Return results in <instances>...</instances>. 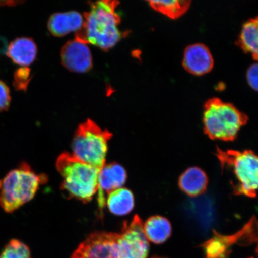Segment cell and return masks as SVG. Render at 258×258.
Listing matches in <instances>:
<instances>
[{
    "instance_id": "9",
    "label": "cell",
    "mask_w": 258,
    "mask_h": 258,
    "mask_svg": "<svg viewBox=\"0 0 258 258\" xmlns=\"http://www.w3.org/2000/svg\"><path fill=\"white\" fill-rule=\"evenodd\" d=\"M258 240V222L253 217L237 233L231 235H223L214 231V237L202 244L206 258H225L232 245L243 240H249L247 237ZM249 241H250L249 240Z\"/></svg>"
},
{
    "instance_id": "14",
    "label": "cell",
    "mask_w": 258,
    "mask_h": 258,
    "mask_svg": "<svg viewBox=\"0 0 258 258\" xmlns=\"http://www.w3.org/2000/svg\"><path fill=\"white\" fill-rule=\"evenodd\" d=\"M38 52L36 44L32 38H16L9 44L7 56L15 64L27 67L34 62Z\"/></svg>"
},
{
    "instance_id": "26",
    "label": "cell",
    "mask_w": 258,
    "mask_h": 258,
    "mask_svg": "<svg viewBox=\"0 0 258 258\" xmlns=\"http://www.w3.org/2000/svg\"><path fill=\"white\" fill-rule=\"evenodd\" d=\"M152 258H163V257H152Z\"/></svg>"
},
{
    "instance_id": "17",
    "label": "cell",
    "mask_w": 258,
    "mask_h": 258,
    "mask_svg": "<svg viewBox=\"0 0 258 258\" xmlns=\"http://www.w3.org/2000/svg\"><path fill=\"white\" fill-rule=\"evenodd\" d=\"M236 44L258 62V16L245 22Z\"/></svg>"
},
{
    "instance_id": "27",
    "label": "cell",
    "mask_w": 258,
    "mask_h": 258,
    "mask_svg": "<svg viewBox=\"0 0 258 258\" xmlns=\"http://www.w3.org/2000/svg\"><path fill=\"white\" fill-rule=\"evenodd\" d=\"M250 258H253V257H250Z\"/></svg>"
},
{
    "instance_id": "10",
    "label": "cell",
    "mask_w": 258,
    "mask_h": 258,
    "mask_svg": "<svg viewBox=\"0 0 258 258\" xmlns=\"http://www.w3.org/2000/svg\"><path fill=\"white\" fill-rule=\"evenodd\" d=\"M61 59L63 66L74 73L88 72L92 67V57L88 44L76 39L64 44Z\"/></svg>"
},
{
    "instance_id": "23",
    "label": "cell",
    "mask_w": 258,
    "mask_h": 258,
    "mask_svg": "<svg viewBox=\"0 0 258 258\" xmlns=\"http://www.w3.org/2000/svg\"><path fill=\"white\" fill-rule=\"evenodd\" d=\"M246 78L251 88L258 92V62L251 64L248 69Z\"/></svg>"
},
{
    "instance_id": "8",
    "label": "cell",
    "mask_w": 258,
    "mask_h": 258,
    "mask_svg": "<svg viewBox=\"0 0 258 258\" xmlns=\"http://www.w3.org/2000/svg\"><path fill=\"white\" fill-rule=\"evenodd\" d=\"M118 234L96 232L80 244L72 258H120Z\"/></svg>"
},
{
    "instance_id": "13",
    "label": "cell",
    "mask_w": 258,
    "mask_h": 258,
    "mask_svg": "<svg viewBox=\"0 0 258 258\" xmlns=\"http://www.w3.org/2000/svg\"><path fill=\"white\" fill-rule=\"evenodd\" d=\"M83 16L72 11L57 13L51 15L48 21V30L54 36L61 37L73 31H78L83 24Z\"/></svg>"
},
{
    "instance_id": "16",
    "label": "cell",
    "mask_w": 258,
    "mask_h": 258,
    "mask_svg": "<svg viewBox=\"0 0 258 258\" xmlns=\"http://www.w3.org/2000/svg\"><path fill=\"white\" fill-rule=\"evenodd\" d=\"M144 231L148 241L156 244H163L172 235L170 222L161 216H153L144 224Z\"/></svg>"
},
{
    "instance_id": "4",
    "label": "cell",
    "mask_w": 258,
    "mask_h": 258,
    "mask_svg": "<svg viewBox=\"0 0 258 258\" xmlns=\"http://www.w3.org/2000/svg\"><path fill=\"white\" fill-rule=\"evenodd\" d=\"M249 117L231 103L212 98L206 102L203 112L205 134L213 140L233 141Z\"/></svg>"
},
{
    "instance_id": "19",
    "label": "cell",
    "mask_w": 258,
    "mask_h": 258,
    "mask_svg": "<svg viewBox=\"0 0 258 258\" xmlns=\"http://www.w3.org/2000/svg\"><path fill=\"white\" fill-rule=\"evenodd\" d=\"M151 7L173 19H177L188 11L191 2L189 0L172 1H150Z\"/></svg>"
},
{
    "instance_id": "12",
    "label": "cell",
    "mask_w": 258,
    "mask_h": 258,
    "mask_svg": "<svg viewBox=\"0 0 258 258\" xmlns=\"http://www.w3.org/2000/svg\"><path fill=\"white\" fill-rule=\"evenodd\" d=\"M182 64L187 72L201 76L211 72L214 60L211 51L206 45L196 43L185 48Z\"/></svg>"
},
{
    "instance_id": "1",
    "label": "cell",
    "mask_w": 258,
    "mask_h": 258,
    "mask_svg": "<svg viewBox=\"0 0 258 258\" xmlns=\"http://www.w3.org/2000/svg\"><path fill=\"white\" fill-rule=\"evenodd\" d=\"M119 4L109 0L92 3L90 11L83 16L82 27L76 32L75 39L105 51L114 47L123 35L119 30L121 19L116 13Z\"/></svg>"
},
{
    "instance_id": "22",
    "label": "cell",
    "mask_w": 258,
    "mask_h": 258,
    "mask_svg": "<svg viewBox=\"0 0 258 258\" xmlns=\"http://www.w3.org/2000/svg\"><path fill=\"white\" fill-rule=\"evenodd\" d=\"M11 100V91L8 86L0 80V112L8 110Z\"/></svg>"
},
{
    "instance_id": "25",
    "label": "cell",
    "mask_w": 258,
    "mask_h": 258,
    "mask_svg": "<svg viewBox=\"0 0 258 258\" xmlns=\"http://www.w3.org/2000/svg\"><path fill=\"white\" fill-rule=\"evenodd\" d=\"M256 253L257 256L258 257V240H257V246L256 248Z\"/></svg>"
},
{
    "instance_id": "2",
    "label": "cell",
    "mask_w": 258,
    "mask_h": 258,
    "mask_svg": "<svg viewBox=\"0 0 258 258\" xmlns=\"http://www.w3.org/2000/svg\"><path fill=\"white\" fill-rule=\"evenodd\" d=\"M47 181L44 174H37L22 162L0 179V207L8 214L17 211L33 199L40 186Z\"/></svg>"
},
{
    "instance_id": "15",
    "label": "cell",
    "mask_w": 258,
    "mask_h": 258,
    "mask_svg": "<svg viewBox=\"0 0 258 258\" xmlns=\"http://www.w3.org/2000/svg\"><path fill=\"white\" fill-rule=\"evenodd\" d=\"M209 179L204 170L198 167L187 169L180 176L178 185L182 191L190 197L203 195L207 189Z\"/></svg>"
},
{
    "instance_id": "3",
    "label": "cell",
    "mask_w": 258,
    "mask_h": 258,
    "mask_svg": "<svg viewBox=\"0 0 258 258\" xmlns=\"http://www.w3.org/2000/svg\"><path fill=\"white\" fill-rule=\"evenodd\" d=\"M56 167L63 179L61 188L68 195L85 203L92 201L98 191L99 170L69 153L58 157Z\"/></svg>"
},
{
    "instance_id": "11",
    "label": "cell",
    "mask_w": 258,
    "mask_h": 258,
    "mask_svg": "<svg viewBox=\"0 0 258 258\" xmlns=\"http://www.w3.org/2000/svg\"><path fill=\"white\" fill-rule=\"evenodd\" d=\"M127 179L126 171L117 163L105 164L100 170L98 177V203L102 210L106 205V196L121 188Z\"/></svg>"
},
{
    "instance_id": "18",
    "label": "cell",
    "mask_w": 258,
    "mask_h": 258,
    "mask_svg": "<svg viewBox=\"0 0 258 258\" xmlns=\"http://www.w3.org/2000/svg\"><path fill=\"white\" fill-rule=\"evenodd\" d=\"M106 204L112 214L126 215L134 208V196L131 190L122 187L109 194L106 199Z\"/></svg>"
},
{
    "instance_id": "21",
    "label": "cell",
    "mask_w": 258,
    "mask_h": 258,
    "mask_svg": "<svg viewBox=\"0 0 258 258\" xmlns=\"http://www.w3.org/2000/svg\"><path fill=\"white\" fill-rule=\"evenodd\" d=\"M14 86L16 90L27 91L32 77L31 70L27 67H22L16 70L14 73Z\"/></svg>"
},
{
    "instance_id": "20",
    "label": "cell",
    "mask_w": 258,
    "mask_h": 258,
    "mask_svg": "<svg viewBox=\"0 0 258 258\" xmlns=\"http://www.w3.org/2000/svg\"><path fill=\"white\" fill-rule=\"evenodd\" d=\"M0 258H32L30 248L23 242L12 239L6 245Z\"/></svg>"
},
{
    "instance_id": "6",
    "label": "cell",
    "mask_w": 258,
    "mask_h": 258,
    "mask_svg": "<svg viewBox=\"0 0 258 258\" xmlns=\"http://www.w3.org/2000/svg\"><path fill=\"white\" fill-rule=\"evenodd\" d=\"M112 137L110 132L103 130L88 119L76 130L73 140L72 154L100 171L105 165L108 144Z\"/></svg>"
},
{
    "instance_id": "7",
    "label": "cell",
    "mask_w": 258,
    "mask_h": 258,
    "mask_svg": "<svg viewBox=\"0 0 258 258\" xmlns=\"http://www.w3.org/2000/svg\"><path fill=\"white\" fill-rule=\"evenodd\" d=\"M117 246L120 258H147L149 241L144 231V224L135 215L129 224L125 223L118 234Z\"/></svg>"
},
{
    "instance_id": "5",
    "label": "cell",
    "mask_w": 258,
    "mask_h": 258,
    "mask_svg": "<svg viewBox=\"0 0 258 258\" xmlns=\"http://www.w3.org/2000/svg\"><path fill=\"white\" fill-rule=\"evenodd\" d=\"M215 156L222 170H230L234 180L231 182L235 196L255 198L258 191V156L253 151H243L217 148Z\"/></svg>"
},
{
    "instance_id": "24",
    "label": "cell",
    "mask_w": 258,
    "mask_h": 258,
    "mask_svg": "<svg viewBox=\"0 0 258 258\" xmlns=\"http://www.w3.org/2000/svg\"><path fill=\"white\" fill-rule=\"evenodd\" d=\"M23 3L24 2L21 1H0V7H2V6L12 7V6H17Z\"/></svg>"
}]
</instances>
